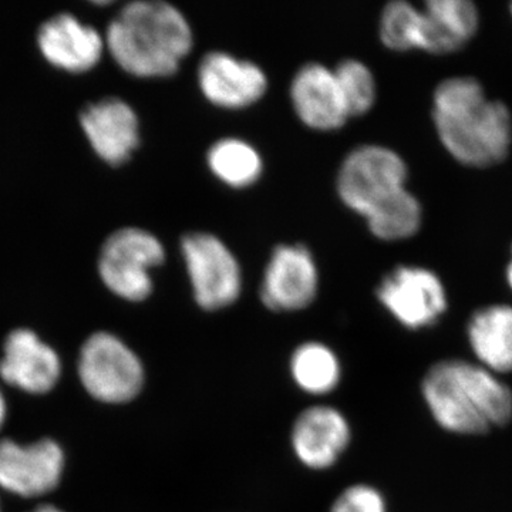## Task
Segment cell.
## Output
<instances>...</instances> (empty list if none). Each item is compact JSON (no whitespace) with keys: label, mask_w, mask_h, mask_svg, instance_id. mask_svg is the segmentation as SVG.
Here are the masks:
<instances>
[{"label":"cell","mask_w":512,"mask_h":512,"mask_svg":"<svg viewBox=\"0 0 512 512\" xmlns=\"http://www.w3.org/2000/svg\"><path fill=\"white\" fill-rule=\"evenodd\" d=\"M104 40L124 72L140 79H165L190 55L194 32L177 6L164 0H134L111 20Z\"/></svg>","instance_id":"cell-1"},{"label":"cell","mask_w":512,"mask_h":512,"mask_svg":"<svg viewBox=\"0 0 512 512\" xmlns=\"http://www.w3.org/2000/svg\"><path fill=\"white\" fill-rule=\"evenodd\" d=\"M433 103L437 134L451 156L471 167L504 160L512 141L511 113L501 101L488 100L478 80H444Z\"/></svg>","instance_id":"cell-2"},{"label":"cell","mask_w":512,"mask_h":512,"mask_svg":"<svg viewBox=\"0 0 512 512\" xmlns=\"http://www.w3.org/2000/svg\"><path fill=\"white\" fill-rule=\"evenodd\" d=\"M423 394L437 423L453 433H487L512 417L507 384L485 367L463 360H444L431 367Z\"/></svg>","instance_id":"cell-3"},{"label":"cell","mask_w":512,"mask_h":512,"mask_svg":"<svg viewBox=\"0 0 512 512\" xmlns=\"http://www.w3.org/2000/svg\"><path fill=\"white\" fill-rule=\"evenodd\" d=\"M165 262V247L153 232L140 227L117 229L104 241L99 275L114 295L143 302L154 289L153 271Z\"/></svg>","instance_id":"cell-4"},{"label":"cell","mask_w":512,"mask_h":512,"mask_svg":"<svg viewBox=\"0 0 512 512\" xmlns=\"http://www.w3.org/2000/svg\"><path fill=\"white\" fill-rule=\"evenodd\" d=\"M407 165L396 151L367 144L350 151L340 165L336 190L349 210L367 212L406 188Z\"/></svg>","instance_id":"cell-5"},{"label":"cell","mask_w":512,"mask_h":512,"mask_svg":"<svg viewBox=\"0 0 512 512\" xmlns=\"http://www.w3.org/2000/svg\"><path fill=\"white\" fill-rule=\"evenodd\" d=\"M183 256L195 302L205 311H220L238 301L242 271L228 245L210 232H190L181 238Z\"/></svg>","instance_id":"cell-6"},{"label":"cell","mask_w":512,"mask_h":512,"mask_svg":"<svg viewBox=\"0 0 512 512\" xmlns=\"http://www.w3.org/2000/svg\"><path fill=\"white\" fill-rule=\"evenodd\" d=\"M79 375L94 399L111 404L130 402L144 384L143 365L136 353L107 332L94 333L84 343Z\"/></svg>","instance_id":"cell-7"},{"label":"cell","mask_w":512,"mask_h":512,"mask_svg":"<svg viewBox=\"0 0 512 512\" xmlns=\"http://www.w3.org/2000/svg\"><path fill=\"white\" fill-rule=\"evenodd\" d=\"M377 298L409 329L433 325L447 308L446 291L440 279L419 266H399L384 276Z\"/></svg>","instance_id":"cell-8"},{"label":"cell","mask_w":512,"mask_h":512,"mask_svg":"<svg viewBox=\"0 0 512 512\" xmlns=\"http://www.w3.org/2000/svg\"><path fill=\"white\" fill-rule=\"evenodd\" d=\"M319 289L315 258L302 244H282L272 251L261 284V301L274 312L308 308Z\"/></svg>","instance_id":"cell-9"},{"label":"cell","mask_w":512,"mask_h":512,"mask_svg":"<svg viewBox=\"0 0 512 512\" xmlns=\"http://www.w3.org/2000/svg\"><path fill=\"white\" fill-rule=\"evenodd\" d=\"M198 87L215 107L242 110L254 106L268 92V76L251 60L214 50L198 64Z\"/></svg>","instance_id":"cell-10"},{"label":"cell","mask_w":512,"mask_h":512,"mask_svg":"<svg viewBox=\"0 0 512 512\" xmlns=\"http://www.w3.org/2000/svg\"><path fill=\"white\" fill-rule=\"evenodd\" d=\"M64 468L56 441L45 439L22 446L0 441V487L20 497H40L55 490Z\"/></svg>","instance_id":"cell-11"},{"label":"cell","mask_w":512,"mask_h":512,"mask_svg":"<svg viewBox=\"0 0 512 512\" xmlns=\"http://www.w3.org/2000/svg\"><path fill=\"white\" fill-rule=\"evenodd\" d=\"M84 136L94 153L111 167L126 164L140 147V120L127 101L106 97L80 114Z\"/></svg>","instance_id":"cell-12"},{"label":"cell","mask_w":512,"mask_h":512,"mask_svg":"<svg viewBox=\"0 0 512 512\" xmlns=\"http://www.w3.org/2000/svg\"><path fill=\"white\" fill-rule=\"evenodd\" d=\"M291 103L298 119L316 131H335L350 119L335 70L325 64H303L291 82Z\"/></svg>","instance_id":"cell-13"},{"label":"cell","mask_w":512,"mask_h":512,"mask_svg":"<svg viewBox=\"0 0 512 512\" xmlns=\"http://www.w3.org/2000/svg\"><path fill=\"white\" fill-rule=\"evenodd\" d=\"M37 45L47 62L69 73L94 69L106 50V40L99 30L69 13L43 23L37 33Z\"/></svg>","instance_id":"cell-14"},{"label":"cell","mask_w":512,"mask_h":512,"mask_svg":"<svg viewBox=\"0 0 512 512\" xmlns=\"http://www.w3.org/2000/svg\"><path fill=\"white\" fill-rule=\"evenodd\" d=\"M0 376L6 383L32 394H45L60 377L59 356L29 329H16L5 340Z\"/></svg>","instance_id":"cell-15"},{"label":"cell","mask_w":512,"mask_h":512,"mask_svg":"<svg viewBox=\"0 0 512 512\" xmlns=\"http://www.w3.org/2000/svg\"><path fill=\"white\" fill-rule=\"evenodd\" d=\"M350 441L348 421L338 410L316 406L305 410L292 430L296 457L306 467L322 470L332 467Z\"/></svg>","instance_id":"cell-16"},{"label":"cell","mask_w":512,"mask_h":512,"mask_svg":"<svg viewBox=\"0 0 512 512\" xmlns=\"http://www.w3.org/2000/svg\"><path fill=\"white\" fill-rule=\"evenodd\" d=\"M478 10L468 0H429L423 10L421 49L443 55L456 52L476 35Z\"/></svg>","instance_id":"cell-17"},{"label":"cell","mask_w":512,"mask_h":512,"mask_svg":"<svg viewBox=\"0 0 512 512\" xmlns=\"http://www.w3.org/2000/svg\"><path fill=\"white\" fill-rule=\"evenodd\" d=\"M468 338L485 369L512 372L511 306H488L478 311L468 325Z\"/></svg>","instance_id":"cell-18"},{"label":"cell","mask_w":512,"mask_h":512,"mask_svg":"<svg viewBox=\"0 0 512 512\" xmlns=\"http://www.w3.org/2000/svg\"><path fill=\"white\" fill-rule=\"evenodd\" d=\"M207 165L214 177L235 190L258 183L264 173V160L251 143L225 137L215 141L207 153Z\"/></svg>","instance_id":"cell-19"},{"label":"cell","mask_w":512,"mask_h":512,"mask_svg":"<svg viewBox=\"0 0 512 512\" xmlns=\"http://www.w3.org/2000/svg\"><path fill=\"white\" fill-rule=\"evenodd\" d=\"M419 200L404 188L389 200L367 212L365 220L372 234L383 241H400L413 237L421 225Z\"/></svg>","instance_id":"cell-20"},{"label":"cell","mask_w":512,"mask_h":512,"mask_svg":"<svg viewBox=\"0 0 512 512\" xmlns=\"http://www.w3.org/2000/svg\"><path fill=\"white\" fill-rule=\"evenodd\" d=\"M293 379L311 394L332 392L340 380V365L335 353L322 343L299 346L291 360Z\"/></svg>","instance_id":"cell-21"},{"label":"cell","mask_w":512,"mask_h":512,"mask_svg":"<svg viewBox=\"0 0 512 512\" xmlns=\"http://www.w3.org/2000/svg\"><path fill=\"white\" fill-rule=\"evenodd\" d=\"M423 12L412 3L394 0L380 16L379 33L383 45L396 52L421 49Z\"/></svg>","instance_id":"cell-22"},{"label":"cell","mask_w":512,"mask_h":512,"mask_svg":"<svg viewBox=\"0 0 512 512\" xmlns=\"http://www.w3.org/2000/svg\"><path fill=\"white\" fill-rule=\"evenodd\" d=\"M340 92L348 107L349 116L369 113L377 97L376 79L372 70L357 59H346L335 67Z\"/></svg>","instance_id":"cell-23"},{"label":"cell","mask_w":512,"mask_h":512,"mask_svg":"<svg viewBox=\"0 0 512 512\" xmlns=\"http://www.w3.org/2000/svg\"><path fill=\"white\" fill-rule=\"evenodd\" d=\"M332 512H386V504L375 488L353 485L340 494Z\"/></svg>","instance_id":"cell-24"},{"label":"cell","mask_w":512,"mask_h":512,"mask_svg":"<svg viewBox=\"0 0 512 512\" xmlns=\"http://www.w3.org/2000/svg\"><path fill=\"white\" fill-rule=\"evenodd\" d=\"M6 417V403L5 399H3L2 393H0V429H2L3 421H5Z\"/></svg>","instance_id":"cell-25"},{"label":"cell","mask_w":512,"mask_h":512,"mask_svg":"<svg viewBox=\"0 0 512 512\" xmlns=\"http://www.w3.org/2000/svg\"><path fill=\"white\" fill-rule=\"evenodd\" d=\"M32 512H63L59 510V508L53 507V505H42V507L36 508L35 511Z\"/></svg>","instance_id":"cell-26"},{"label":"cell","mask_w":512,"mask_h":512,"mask_svg":"<svg viewBox=\"0 0 512 512\" xmlns=\"http://www.w3.org/2000/svg\"><path fill=\"white\" fill-rule=\"evenodd\" d=\"M507 279H508V285H510L511 289H512V259H511L510 265H508Z\"/></svg>","instance_id":"cell-27"},{"label":"cell","mask_w":512,"mask_h":512,"mask_svg":"<svg viewBox=\"0 0 512 512\" xmlns=\"http://www.w3.org/2000/svg\"><path fill=\"white\" fill-rule=\"evenodd\" d=\"M511 13H512V5H511Z\"/></svg>","instance_id":"cell-28"}]
</instances>
